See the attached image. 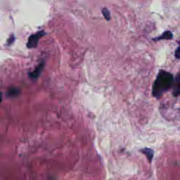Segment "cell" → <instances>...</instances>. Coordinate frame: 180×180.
Listing matches in <instances>:
<instances>
[{"label":"cell","mask_w":180,"mask_h":180,"mask_svg":"<svg viewBox=\"0 0 180 180\" xmlns=\"http://www.w3.org/2000/svg\"><path fill=\"white\" fill-rule=\"evenodd\" d=\"M173 82V75L170 73L165 71H160L153 86V96L156 99H160L163 93L172 86Z\"/></svg>","instance_id":"6da1fadb"},{"label":"cell","mask_w":180,"mask_h":180,"mask_svg":"<svg viewBox=\"0 0 180 180\" xmlns=\"http://www.w3.org/2000/svg\"><path fill=\"white\" fill-rule=\"evenodd\" d=\"M45 35H46V32L44 30H41V31H39L35 33V34L30 35L29 38H28L27 42V47L29 49L35 47L37 45L38 42H39L40 38L43 37Z\"/></svg>","instance_id":"7a4b0ae2"},{"label":"cell","mask_w":180,"mask_h":180,"mask_svg":"<svg viewBox=\"0 0 180 180\" xmlns=\"http://www.w3.org/2000/svg\"><path fill=\"white\" fill-rule=\"evenodd\" d=\"M44 66H45V63H44V61H42V63H40L39 65L37 66V68H36L34 71L30 72L29 73L30 78L32 79H37L39 78V76L40 75V74L43 70Z\"/></svg>","instance_id":"3957f363"},{"label":"cell","mask_w":180,"mask_h":180,"mask_svg":"<svg viewBox=\"0 0 180 180\" xmlns=\"http://www.w3.org/2000/svg\"><path fill=\"white\" fill-rule=\"evenodd\" d=\"M141 152L144 154V155L146 156V158H147L149 163H151V161H152L153 158V155H154V151L153 149L149 148H144L141 149Z\"/></svg>","instance_id":"277c9868"},{"label":"cell","mask_w":180,"mask_h":180,"mask_svg":"<svg viewBox=\"0 0 180 180\" xmlns=\"http://www.w3.org/2000/svg\"><path fill=\"white\" fill-rule=\"evenodd\" d=\"M179 73L177 75L175 80H174V88H173V95L174 96H178L179 94V92H180V89H179Z\"/></svg>","instance_id":"5b68a950"},{"label":"cell","mask_w":180,"mask_h":180,"mask_svg":"<svg viewBox=\"0 0 180 180\" xmlns=\"http://www.w3.org/2000/svg\"><path fill=\"white\" fill-rule=\"evenodd\" d=\"M172 37H173V35H172L171 31H165L161 36H159V37L154 38V39H153V40L159 41L162 40H171Z\"/></svg>","instance_id":"8992f818"},{"label":"cell","mask_w":180,"mask_h":180,"mask_svg":"<svg viewBox=\"0 0 180 180\" xmlns=\"http://www.w3.org/2000/svg\"><path fill=\"white\" fill-rule=\"evenodd\" d=\"M19 94H20L19 89H17L16 88V87H12V88H10L8 90V92H7V95H8V96H10V97L17 96Z\"/></svg>","instance_id":"52a82bcc"},{"label":"cell","mask_w":180,"mask_h":180,"mask_svg":"<svg viewBox=\"0 0 180 180\" xmlns=\"http://www.w3.org/2000/svg\"><path fill=\"white\" fill-rule=\"evenodd\" d=\"M102 14L104 15L105 19L107 20H109L110 19V14L109 10L107 8H103L102 9Z\"/></svg>","instance_id":"ba28073f"},{"label":"cell","mask_w":180,"mask_h":180,"mask_svg":"<svg viewBox=\"0 0 180 180\" xmlns=\"http://www.w3.org/2000/svg\"><path fill=\"white\" fill-rule=\"evenodd\" d=\"M14 40H15L14 35H11L9 37V39H8V41H7V45H11V44L14 42Z\"/></svg>","instance_id":"9c48e42d"},{"label":"cell","mask_w":180,"mask_h":180,"mask_svg":"<svg viewBox=\"0 0 180 180\" xmlns=\"http://www.w3.org/2000/svg\"><path fill=\"white\" fill-rule=\"evenodd\" d=\"M179 52H180V51H179V47H177V50L175 51V57L177 58V59H179V57H180V54H179Z\"/></svg>","instance_id":"30bf717a"},{"label":"cell","mask_w":180,"mask_h":180,"mask_svg":"<svg viewBox=\"0 0 180 180\" xmlns=\"http://www.w3.org/2000/svg\"><path fill=\"white\" fill-rule=\"evenodd\" d=\"M2 100V92H0V104H1Z\"/></svg>","instance_id":"8fae6325"}]
</instances>
